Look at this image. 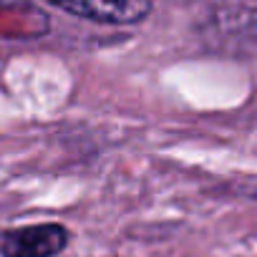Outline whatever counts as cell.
Listing matches in <instances>:
<instances>
[{"mask_svg":"<svg viewBox=\"0 0 257 257\" xmlns=\"http://www.w3.org/2000/svg\"><path fill=\"white\" fill-rule=\"evenodd\" d=\"M43 3L103 26H134L152 13V0H43Z\"/></svg>","mask_w":257,"mask_h":257,"instance_id":"obj_2","label":"cell"},{"mask_svg":"<svg viewBox=\"0 0 257 257\" xmlns=\"http://www.w3.org/2000/svg\"><path fill=\"white\" fill-rule=\"evenodd\" d=\"M212 33L222 48L249 51L257 48V8L224 6L212 18Z\"/></svg>","mask_w":257,"mask_h":257,"instance_id":"obj_3","label":"cell"},{"mask_svg":"<svg viewBox=\"0 0 257 257\" xmlns=\"http://www.w3.org/2000/svg\"><path fill=\"white\" fill-rule=\"evenodd\" d=\"M68 229L58 222L26 224L0 232V257H56L68 247Z\"/></svg>","mask_w":257,"mask_h":257,"instance_id":"obj_1","label":"cell"}]
</instances>
